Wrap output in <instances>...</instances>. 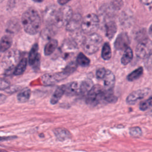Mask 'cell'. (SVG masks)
I'll list each match as a JSON object with an SVG mask.
<instances>
[{"mask_svg":"<svg viewBox=\"0 0 152 152\" xmlns=\"http://www.w3.org/2000/svg\"><path fill=\"white\" fill-rule=\"evenodd\" d=\"M21 23L26 33L36 34L41 26V19L38 12L33 8L27 9L22 15Z\"/></svg>","mask_w":152,"mask_h":152,"instance_id":"6da1fadb","label":"cell"},{"mask_svg":"<svg viewBox=\"0 0 152 152\" xmlns=\"http://www.w3.org/2000/svg\"><path fill=\"white\" fill-rule=\"evenodd\" d=\"M102 42V37L96 33L90 34L83 42V49L87 54H93L100 48Z\"/></svg>","mask_w":152,"mask_h":152,"instance_id":"7a4b0ae2","label":"cell"},{"mask_svg":"<svg viewBox=\"0 0 152 152\" xmlns=\"http://www.w3.org/2000/svg\"><path fill=\"white\" fill-rule=\"evenodd\" d=\"M104 89L100 85L96 84L93 86L86 95V102L87 104L95 106L103 101Z\"/></svg>","mask_w":152,"mask_h":152,"instance_id":"3957f363","label":"cell"},{"mask_svg":"<svg viewBox=\"0 0 152 152\" xmlns=\"http://www.w3.org/2000/svg\"><path fill=\"white\" fill-rule=\"evenodd\" d=\"M99 25V19L97 15L91 13L83 19L81 28L84 33L91 34L97 29Z\"/></svg>","mask_w":152,"mask_h":152,"instance_id":"277c9868","label":"cell"},{"mask_svg":"<svg viewBox=\"0 0 152 152\" xmlns=\"http://www.w3.org/2000/svg\"><path fill=\"white\" fill-rule=\"evenodd\" d=\"M72 15V10L69 6H64L58 9L54 20L53 25L57 27L66 26Z\"/></svg>","mask_w":152,"mask_h":152,"instance_id":"5b68a950","label":"cell"},{"mask_svg":"<svg viewBox=\"0 0 152 152\" xmlns=\"http://www.w3.org/2000/svg\"><path fill=\"white\" fill-rule=\"evenodd\" d=\"M136 55L142 59H146L152 55V41L148 39L141 40L137 45Z\"/></svg>","mask_w":152,"mask_h":152,"instance_id":"8992f818","label":"cell"},{"mask_svg":"<svg viewBox=\"0 0 152 152\" xmlns=\"http://www.w3.org/2000/svg\"><path fill=\"white\" fill-rule=\"evenodd\" d=\"M68 75L64 71L54 74H46L42 76L41 81L45 86H51L65 79Z\"/></svg>","mask_w":152,"mask_h":152,"instance_id":"52a82bcc","label":"cell"},{"mask_svg":"<svg viewBox=\"0 0 152 152\" xmlns=\"http://www.w3.org/2000/svg\"><path fill=\"white\" fill-rule=\"evenodd\" d=\"M149 92L150 89L148 88H144L135 90L128 96L126 102L129 104H134L139 100L145 97L149 93Z\"/></svg>","mask_w":152,"mask_h":152,"instance_id":"ba28073f","label":"cell"},{"mask_svg":"<svg viewBox=\"0 0 152 152\" xmlns=\"http://www.w3.org/2000/svg\"><path fill=\"white\" fill-rule=\"evenodd\" d=\"M39 46L37 43H35L32 46L28 58V62L30 65H31L34 69L38 68L40 65V56L38 53Z\"/></svg>","mask_w":152,"mask_h":152,"instance_id":"9c48e42d","label":"cell"},{"mask_svg":"<svg viewBox=\"0 0 152 152\" xmlns=\"http://www.w3.org/2000/svg\"><path fill=\"white\" fill-rule=\"evenodd\" d=\"M129 43L130 42L128 34L125 32H122L117 36L114 43V46L116 50H125L129 47Z\"/></svg>","mask_w":152,"mask_h":152,"instance_id":"30bf717a","label":"cell"},{"mask_svg":"<svg viewBox=\"0 0 152 152\" xmlns=\"http://www.w3.org/2000/svg\"><path fill=\"white\" fill-rule=\"evenodd\" d=\"M82 17L80 14H73L66 25V29L69 31H74L81 27Z\"/></svg>","mask_w":152,"mask_h":152,"instance_id":"8fae6325","label":"cell"},{"mask_svg":"<svg viewBox=\"0 0 152 152\" xmlns=\"http://www.w3.org/2000/svg\"><path fill=\"white\" fill-rule=\"evenodd\" d=\"M104 90L109 91L113 90L115 83V77L113 73L110 70H106V74L103 78Z\"/></svg>","mask_w":152,"mask_h":152,"instance_id":"7c38bea8","label":"cell"},{"mask_svg":"<svg viewBox=\"0 0 152 152\" xmlns=\"http://www.w3.org/2000/svg\"><path fill=\"white\" fill-rule=\"evenodd\" d=\"M58 8L55 6L52 5L50 7H49L47 8L46 11H45V20L46 22H48L49 24H53L54 20L56 14V12L58 11Z\"/></svg>","mask_w":152,"mask_h":152,"instance_id":"4fadbf2b","label":"cell"},{"mask_svg":"<svg viewBox=\"0 0 152 152\" xmlns=\"http://www.w3.org/2000/svg\"><path fill=\"white\" fill-rule=\"evenodd\" d=\"M53 133L57 140L60 141H64L67 139L70 138L71 137L70 132L65 128H56L53 130Z\"/></svg>","mask_w":152,"mask_h":152,"instance_id":"5bb4252c","label":"cell"},{"mask_svg":"<svg viewBox=\"0 0 152 152\" xmlns=\"http://www.w3.org/2000/svg\"><path fill=\"white\" fill-rule=\"evenodd\" d=\"M18 58V52L12 50L7 54L6 57L5 58H4V61L6 65L10 68H12L13 66L15 65V64L17 61Z\"/></svg>","mask_w":152,"mask_h":152,"instance_id":"9a60e30c","label":"cell"},{"mask_svg":"<svg viewBox=\"0 0 152 152\" xmlns=\"http://www.w3.org/2000/svg\"><path fill=\"white\" fill-rule=\"evenodd\" d=\"M79 89L77 82H71L65 85V94L69 96H72L78 93Z\"/></svg>","mask_w":152,"mask_h":152,"instance_id":"2e32d148","label":"cell"},{"mask_svg":"<svg viewBox=\"0 0 152 152\" xmlns=\"http://www.w3.org/2000/svg\"><path fill=\"white\" fill-rule=\"evenodd\" d=\"M64 94L65 85H61L58 87L50 99V103L52 104H55L56 103H57Z\"/></svg>","mask_w":152,"mask_h":152,"instance_id":"e0dca14e","label":"cell"},{"mask_svg":"<svg viewBox=\"0 0 152 152\" xmlns=\"http://www.w3.org/2000/svg\"><path fill=\"white\" fill-rule=\"evenodd\" d=\"M12 39L11 36L5 35L4 36L0 41V51L4 52L7 51L11 46Z\"/></svg>","mask_w":152,"mask_h":152,"instance_id":"ac0fdd59","label":"cell"},{"mask_svg":"<svg viewBox=\"0 0 152 152\" xmlns=\"http://www.w3.org/2000/svg\"><path fill=\"white\" fill-rule=\"evenodd\" d=\"M93 86V83L91 80L86 79L84 80L80 85L79 91L82 95L86 96Z\"/></svg>","mask_w":152,"mask_h":152,"instance_id":"d6986e66","label":"cell"},{"mask_svg":"<svg viewBox=\"0 0 152 152\" xmlns=\"http://www.w3.org/2000/svg\"><path fill=\"white\" fill-rule=\"evenodd\" d=\"M106 35L109 39L113 37L117 31V26L114 21H109L105 25Z\"/></svg>","mask_w":152,"mask_h":152,"instance_id":"ffe728a7","label":"cell"},{"mask_svg":"<svg viewBox=\"0 0 152 152\" xmlns=\"http://www.w3.org/2000/svg\"><path fill=\"white\" fill-rule=\"evenodd\" d=\"M58 41L55 39L50 40L46 45L44 49V53L46 56L50 55L58 46Z\"/></svg>","mask_w":152,"mask_h":152,"instance_id":"44dd1931","label":"cell"},{"mask_svg":"<svg viewBox=\"0 0 152 152\" xmlns=\"http://www.w3.org/2000/svg\"><path fill=\"white\" fill-rule=\"evenodd\" d=\"M31 95V90L28 88L21 90L17 95V100L20 103H24L28 100Z\"/></svg>","mask_w":152,"mask_h":152,"instance_id":"7402d4cb","label":"cell"},{"mask_svg":"<svg viewBox=\"0 0 152 152\" xmlns=\"http://www.w3.org/2000/svg\"><path fill=\"white\" fill-rule=\"evenodd\" d=\"M27 65V60L26 58H24L21 59L18 64L15 68L14 71V74L15 75H21L26 70Z\"/></svg>","mask_w":152,"mask_h":152,"instance_id":"603a6c76","label":"cell"},{"mask_svg":"<svg viewBox=\"0 0 152 152\" xmlns=\"http://www.w3.org/2000/svg\"><path fill=\"white\" fill-rule=\"evenodd\" d=\"M133 58V52L130 47H128L124 50V53L121 58V63L123 65H127L131 62Z\"/></svg>","mask_w":152,"mask_h":152,"instance_id":"cb8c5ba5","label":"cell"},{"mask_svg":"<svg viewBox=\"0 0 152 152\" xmlns=\"http://www.w3.org/2000/svg\"><path fill=\"white\" fill-rule=\"evenodd\" d=\"M112 56V52L109 43H104L102 47V57L104 60H109Z\"/></svg>","mask_w":152,"mask_h":152,"instance_id":"d4e9b609","label":"cell"},{"mask_svg":"<svg viewBox=\"0 0 152 152\" xmlns=\"http://www.w3.org/2000/svg\"><path fill=\"white\" fill-rule=\"evenodd\" d=\"M143 73V68L142 67H139L135 70L133 71L131 73H129L127 75V80L130 81H134L135 80H137L139 78Z\"/></svg>","mask_w":152,"mask_h":152,"instance_id":"484cf974","label":"cell"},{"mask_svg":"<svg viewBox=\"0 0 152 152\" xmlns=\"http://www.w3.org/2000/svg\"><path fill=\"white\" fill-rule=\"evenodd\" d=\"M76 63L81 66H87L90 64V59L84 54L80 52L77 55Z\"/></svg>","mask_w":152,"mask_h":152,"instance_id":"4316f807","label":"cell"},{"mask_svg":"<svg viewBox=\"0 0 152 152\" xmlns=\"http://www.w3.org/2000/svg\"><path fill=\"white\" fill-rule=\"evenodd\" d=\"M152 107V95L147 100L140 103L139 108L141 110L144 111Z\"/></svg>","mask_w":152,"mask_h":152,"instance_id":"83f0119b","label":"cell"},{"mask_svg":"<svg viewBox=\"0 0 152 152\" xmlns=\"http://www.w3.org/2000/svg\"><path fill=\"white\" fill-rule=\"evenodd\" d=\"M77 64L76 62L72 61L71 62H69L66 66V67L64 68V69L63 70L65 72H66L68 75H69L71 74H72V72H74L75 69H77Z\"/></svg>","mask_w":152,"mask_h":152,"instance_id":"f1b7e54d","label":"cell"},{"mask_svg":"<svg viewBox=\"0 0 152 152\" xmlns=\"http://www.w3.org/2000/svg\"><path fill=\"white\" fill-rule=\"evenodd\" d=\"M142 129L138 126L132 127L129 129V134L133 137H140L142 135Z\"/></svg>","mask_w":152,"mask_h":152,"instance_id":"f546056e","label":"cell"},{"mask_svg":"<svg viewBox=\"0 0 152 152\" xmlns=\"http://www.w3.org/2000/svg\"><path fill=\"white\" fill-rule=\"evenodd\" d=\"M10 86V82L4 78H0V90H5Z\"/></svg>","mask_w":152,"mask_h":152,"instance_id":"4dcf8cb0","label":"cell"},{"mask_svg":"<svg viewBox=\"0 0 152 152\" xmlns=\"http://www.w3.org/2000/svg\"><path fill=\"white\" fill-rule=\"evenodd\" d=\"M106 72V70L104 68H101L96 71V76L98 78H103Z\"/></svg>","mask_w":152,"mask_h":152,"instance_id":"1f68e13d","label":"cell"},{"mask_svg":"<svg viewBox=\"0 0 152 152\" xmlns=\"http://www.w3.org/2000/svg\"><path fill=\"white\" fill-rule=\"evenodd\" d=\"M123 2L122 0H113L112 5L113 8L115 10H119L122 6Z\"/></svg>","mask_w":152,"mask_h":152,"instance_id":"d6a6232c","label":"cell"},{"mask_svg":"<svg viewBox=\"0 0 152 152\" xmlns=\"http://www.w3.org/2000/svg\"><path fill=\"white\" fill-rule=\"evenodd\" d=\"M20 88V87L17 86H13L11 87H8L7 89H6V91L8 93H12L14 92H15L17 91H18Z\"/></svg>","mask_w":152,"mask_h":152,"instance_id":"836d02e7","label":"cell"},{"mask_svg":"<svg viewBox=\"0 0 152 152\" xmlns=\"http://www.w3.org/2000/svg\"><path fill=\"white\" fill-rule=\"evenodd\" d=\"M146 59H147V61L145 62V65L147 68L148 69L152 70V55Z\"/></svg>","mask_w":152,"mask_h":152,"instance_id":"e575fe53","label":"cell"},{"mask_svg":"<svg viewBox=\"0 0 152 152\" xmlns=\"http://www.w3.org/2000/svg\"><path fill=\"white\" fill-rule=\"evenodd\" d=\"M17 137L14 136H8V137H0V141L2 140H11L13 138H15Z\"/></svg>","mask_w":152,"mask_h":152,"instance_id":"d590c367","label":"cell"},{"mask_svg":"<svg viewBox=\"0 0 152 152\" xmlns=\"http://www.w3.org/2000/svg\"><path fill=\"white\" fill-rule=\"evenodd\" d=\"M71 0H58V3L61 5H64Z\"/></svg>","mask_w":152,"mask_h":152,"instance_id":"8d00e7d4","label":"cell"},{"mask_svg":"<svg viewBox=\"0 0 152 152\" xmlns=\"http://www.w3.org/2000/svg\"><path fill=\"white\" fill-rule=\"evenodd\" d=\"M6 96L4 94H0V104L2 103L3 102H5V100H6Z\"/></svg>","mask_w":152,"mask_h":152,"instance_id":"74e56055","label":"cell"},{"mask_svg":"<svg viewBox=\"0 0 152 152\" xmlns=\"http://www.w3.org/2000/svg\"><path fill=\"white\" fill-rule=\"evenodd\" d=\"M140 1L145 5H149L152 4V0H140Z\"/></svg>","mask_w":152,"mask_h":152,"instance_id":"f35d334b","label":"cell"},{"mask_svg":"<svg viewBox=\"0 0 152 152\" xmlns=\"http://www.w3.org/2000/svg\"><path fill=\"white\" fill-rule=\"evenodd\" d=\"M148 32H149V34H150V36L152 37V24L150 25V27H149Z\"/></svg>","mask_w":152,"mask_h":152,"instance_id":"ab89813d","label":"cell"},{"mask_svg":"<svg viewBox=\"0 0 152 152\" xmlns=\"http://www.w3.org/2000/svg\"><path fill=\"white\" fill-rule=\"evenodd\" d=\"M33 1H34V2H42L43 0H33Z\"/></svg>","mask_w":152,"mask_h":152,"instance_id":"60d3db41","label":"cell"},{"mask_svg":"<svg viewBox=\"0 0 152 152\" xmlns=\"http://www.w3.org/2000/svg\"><path fill=\"white\" fill-rule=\"evenodd\" d=\"M0 152H8V151L4 150H0Z\"/></svg>","mask_w":152,"mask_h":152,"instance_id":"b9f144b4","label":"cell"},{"mask_svg":"<svg viewBox=\"0 0 152 152\" xmlns=\"http://www.w3.org/2000/svg\"><path fill=\"white\" fill-rule=\"evenodd\" d=\"M3 1H4V0H0V2H2Z\"/></svg>","mask_w":152,"mask_h":152,"instance_id":"7bdbcfd3","label":"cell"},{"mask_svg":"<svg viewBox=\"0 0 152 152\" xmlns=\"http://www.w3.org/2000/svg\"><path fill=\"white\" fill-rule=\"evenodd\" d=\"M151 113H152V111H151Z\"/></svg>","mask_w":152,"mask_h":152,"instance_id":"ee69618b","label":"cell"}]
</instances>
